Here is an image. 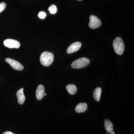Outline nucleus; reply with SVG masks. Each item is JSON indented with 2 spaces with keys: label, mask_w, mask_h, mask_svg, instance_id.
Wrapping results in <instances>:
<instances>
[{
  "label": "nucleus",
  "mask_w": 134,
  "mask_h": 134,
  "mask_svg": "<svg viewBox=\"0 0 134 134\" xmlns=\"http://www.w3.org/2000/svg\"><path fill=\"white\" fill-rule=\"evenodd\" d=\"M54 56L52 53L48 52L42 53L40 55V61L41 65L46 67H48L52 64Z\"/></svg>",
  "instance_id": "1"
},
{
  "label": "nucleus",
  "mask_w": 134,
  "mask_h": 134,
  "mask_svg": "<svg viewBox=\"0 0 134 134\" xmlns=\"http://www.w3.org/2000/svg\"><path fill=\"white\" fill-rule=\"evenodd\" d=\"M113 47L117 54L122 55L125 50V45L122 38L120 37L116 38L113 42Z\"/></svg>",
  "instance_id": "2"
},
{
  "label": "nucleus",
  "mask_w": 134,
  "mask_h": 134,
  "mask_svg": "<svg viewBox=\"0 0 134 134\" xmlns=\"http://www.w3.org/2000/svg\"><path fill=\"white\" fill-rule=\"evenodd\" d=\"M90 61L88 58H82L73 62L71 67L75 69H81L87 66L90 64Z\"/></svg>",
  "instance_id": "3"
},
{
  "label": "nucleus",
  "mask_w": 134,
  "mask_h": 134,
  "mask_svg": "<svg viewBox=\"0 0 134 134\" xmlns=\"http://www.w3.org/2000/svg\"><path fill=\"white\" fill-rule=\"evenodd\" d=\"M90 22L89 26L91 29H97L102 25V23L98 18L96 16L91 15L90 16Z\"/></svg>",
  "instance_id": "4"
},
{
  "label": "nucleus",
  "mask_w": 134,
  "mask_h": 134,
  "mask_svg": "<svg viewBox=\"0 0 134 134\" xmlns=\"http://www.w3.org/2000/svg\"><path fill=\"white\" fill-rule=\"evenodd\" d=\"M6 62L9 64L12 68L15 70L21 71L24 69L23 65L19 62L10 58H7L5 59Z\"/></svg>",
  "instance_id": "5"
},
{
  "label": "nucleus",
  "mask_w": 134,
  "mask_h": 134,
  "mask_svg": "<svg viewBox=\"0 0 134 134\" xmlns=\"http://www.w3.org/2000/svg\"><path fill=\"white\" fill-rule=\"evenodd\" d=\"M3 44L6 47L10 48H18L20 46V43L19 41L12 39L5 40L3 42Z\"/></svg>",
  "instance_id": "6"
},
{
  "label": "nucleus",
  "mask_w": 134,
  "mask_h": 134,
  "mask_svg": "<svg viewBox=\"0 0 134 134\" xmlns=\"http://www.w3.org/2000/svg\"><path fill=\"white\" fill-rule=\"evenodd\" d=\"M81 46V43L80 42H76L72 43L67 48V53L70 54L76 52L80 49Z\"/></svg>",
  "instance_id": "7"
},
{
  "label": "nucleus",
  "mask_w": 134,
  "mask_h": 134,
  "mask_svg": "<svg viewBox=\"0 0 134 134\" xmlns=\"http://www.w3.org/2000/svg\"><path fill=\"white\" fill-rule=\"evenodd\" d=\"M45 94L44 87L42 85H40L36 90V98L38 100L42 99L44 97Z\"/></svg>",
  "instance_id": "8"
},
{
  "label": "nucleus",
  "mask_w": 134,
  "mask_h": 134,
  "mask_svg": "<svg viewBox=\"0 0 134 134\" xmlns=\"http://www.w3.org/2000/svg\"><path fill=\"white\" fill-rule=\"evenodd\" d=\"M23 91V88H21L18 90L16 92L18 102L19 104L21 105H23L24 104L25 100V97Z\"/></svg>",
  "instance_id": "9"
},
{
  "label": "nucleus",
  "mask_w": 134,
  "mask_h": 134,
  "mask_svg": "<svg viewBox=\"0 0 134 134\" xmlns=\"http://www.w3.org/2000/svg\"><path fill=\"white\" fill-rule=\"evenodd\" d=\"M88 108V105L86 103H81L78 104L76 107L75 111L77 113L84 112Z\"/></svg>",
  "instance_id": "10"
},
{
  "label": "nucleus",
  "mask_w": 134,
  "mask_h": 134,
  "mask_svg": "<svg viewBox=\"0 0 134 134\" xmlns=\"http://www.w3.org/2000/svg\"><path fill=\"white\" fill-rule=\"evenodd\" d=\"M104 126L106 131L108 133L113 131V126L112 122L110 120L107 119L105 120Z\"/></svg>",
  "instance_id": "11"
},
{
  "label": "nucleus",
  "mask_w": 134,
  "mask_h": 134,
  "mask_svg": "<svg viewBox=\"0 0 134 134\" xmlns=\"http://www.w3.org/2000/svg\"><path fill=\"white\" fill-rule=\"evenodd\" d=\"M102 89L100 87H97L95 89L93 92V97L94 99L97 102L100 100V96H101Z\"/></svg>",
  "instance_id": "12"
},
{
  "label": "nucleus",
  "mask_w": 134,
  "mask_h": 134,
  "mask_svg": "<svg viewBox=\"0 0 134 134\" xmlns=\"http://www.w3.org/2000/svg\"><path fill=\"white\" fill-rule=\"evenodd\" d=\"M67 91L69 94L71 95H74L75 94L77 91V88L74 84H70L66 86Z\"/></svg>",
  "instance_id": "13"
},
{
  "label": "nucleus",
  "mask_w": 134,
  "mask_h": 134,
  "mask_svg": "<svg viewBox=\"0 0 134 134\" xmlns=\"http://www.w3.org/2000/svg\"><path fill=\"white\" fill-rule=\"evenodd\" d=\"M48 10L51 14H55L57 12V7L54 5H52L48 8Z\"/></svg>",
  "instance_id": "14"
},
{
  "label": "nucleus",
  "mask_w": 134,
  "mask_h": 134,
  "mask_svg": "<svg viewBox=\"0 0 134 134\" xmlns=\"http://www.w3.org/2000/svg\"><path fill=\"white\" fill-rule=\"evenodd\" d=\"M38 16L41 19H44L46 16V14L44 12L41 11L39 13Z\"/></svg>",
  "instance_id": "15"
},
{
  "label": "nucleus",
  "mask_w": 134,
  "mask_h": 134,
  "mask_svg": "<svg viewBox=\"0 0 134 134\" xmlns=\"http://www.w3.org/2000/svg\"><path fill=\"white\" fill-rule=\"evenodd\" d=\"M6 7V4L4 2L0 3V13L2 12Z\"/></svg>",
  "instance_id": "16"
},
{
  "label": "nucleus",
  "mask_w": 134,
  "mask_h": 134,
  "mask_svg": "<svg viewBox=\"0 0 134 134\" xmlns=\"http://www.w3.org/2000/svg\"><path fill=\"white\" fill-rule=\"evenodd\" d=\"M3 134H15L14 133H12V132H10V131H6L3 132Z\"/></svg>",
  "instance_id": "17"
},
{
  "label": "nucleus",
  "mask_w": 134,
  "mask_h": 134,
  "mask_svg": "<svg viewBox=\"0 0 134 134\" xmlns=\"http://www.w3.org/2000/svg\"><path fill=\"white\" fill-rule=\"evenodd\" d=\"M110 133V134H115V133L114 131H113V132H111V133Z\"/></svg>",
  "instance_id": "18"
},
{
  "label": "nucleus",
  "mask_w": 134,
  "mask_h": 134,
  "mask_svg": "<svg viewBox=\"0 0 134 134\" xmlns=\"http://www.w3.org/2000/svg\"><path fill=\"white\" fill-rule=\"evenodd\" d=\"M44 96H47V94H46V93H45V94H44Z\"/></svg>",
  "instance_id": "19"
},
{
  "label": "nucleus",
  "mask_w": 134,
  "mask_h": 134,
  "mask_svg": "<svg viewBox=\"0 0 134 134\" xmlns=\"http://www.w3.org/2000/svg\"><path fill=\"white\" fill-rule=\"evenodd\" d=\"M77 1H82V0H77Z\"/></svg>",
  "instance_id": "20"
},
{
  "label": "nucleus",
  "mask_w": 134,
  "mask_h": 134,
  "mask_svg": "<svg viewBox=\"0 0 134 134\" xmlns=\"http://www.w3.org/2000/svg\"></svg>",
  "instance_id": "21"
}]
</instances>
